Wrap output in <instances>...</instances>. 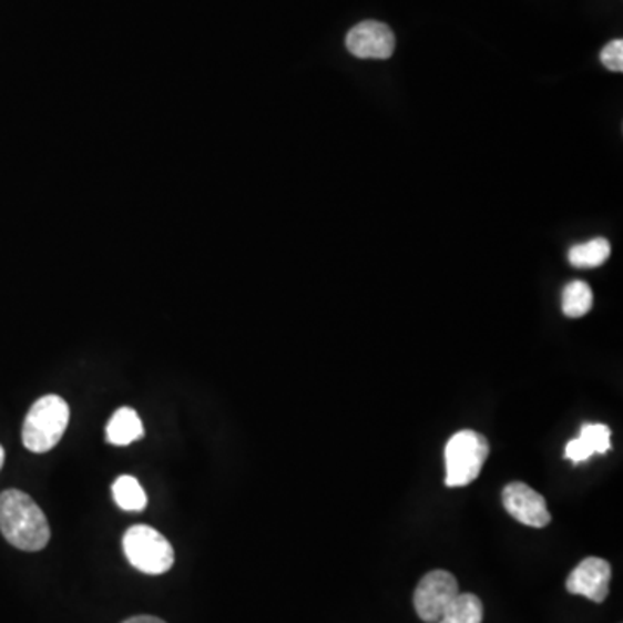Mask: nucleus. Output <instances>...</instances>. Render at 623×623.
I'll return each instance as SVG.
<instances>
[{"label":"nucleus","mask_w":623,"mask_h":623,"mask_svg":"<svg viewBox=\"0 0 623 623\" xmlns=\"http://www.w3.org/2000/svg\"><path fill=\"white\" fill-rule=\"evenodd\" d=\"M481 620H483V604L478 596L470 592L466 594L459 592L437 623H481Z\"/></svg>","instance_id":"obj_13"},{"label":"nucleus","mask_w":623,"mask_h":623,"mask_svg":"<svg viewBox=\"0 0 623 623\" xmlns=\"http://www.w3.org/2000/svg\"><path fill=\"white\" fill-rule=\"evenodd\" d=\"M144 437L143 421L132 407H120L106 427V440L113 446H131Z\"/></svg>","instance_id":"obj_10"},{"label":"nucleus","mask_w":623,"mask_h":623,"mask_svg":"<svg viewBox=\"0 0 623 623\" xmlns=\"http://www.w3.org/2000/svg\"><path fill=\"white\" fill-rule=\"evenodd\" d=\"M612 255V246L604 237L588 241L582 245L573 246L569 253V261L576 268H596Z\"/></svg>","instance_id":"obj_12"},{"label":"nucleus","mask_w":623,"mask_h":623,"mask_svg":"<svg viewBox=\"0 0 623 623\" xmlns=\"http://www.w3.org/2000/svg\"><path fill=\"white\" fill-rule=\"evenodd\" d=\"M122 623H165L162 619H156V616L141 615L132 616V619L125 620Z\"/></svg>","instance_id":"obj_16"},{"label":"nucleus","mask_w":623,"mask_h":623,"mask_svg":"<svg viewBox=\"0 0 623 623\" xmlns=\"http://www.w3.org/2000/svg\"><path fill=\"white\" fill-rule=\"evenodd\" d=\"M502 504L514 520L533 529H544L551 523L545 499L523 481H513L502 490Z\"/></svg>","instance_id":"obj_6"},{"label":"nucleus","mask_w":623,"mask_h":623,"mask_svg":"<svg viewBox=\"0 0 623 623\" xmlns=\"http://www.w3.org/2000/svg\"><path fill=\"white\" fill-rule=\"evenodd\" d=\"M612 449V430L606 425H584L580 430V437L572 440L564 450V456L570 461L579 462L588 461L592 455H604Z\"/></svg>","instance_id":"obj_9"},{"label":"nucleus","mask_w":623,"mask_h":623,"mask_svg":"<svg viewBox=\"0 0 623 623\" xmlns=\"http://www.w3.org/2000/svg\"><path fill=\"white\" fill-rule=\"evenodd\" d=\"M347 49L360 60H388L395 51V35L388 24L362 21L348 32Z\"/></svg>","instance_id":"obj_7"},{"label":"nucleus","mask_w":623,"mask_h":623,"mask_svg":"<svg viewBox=\"0 0 623 623\" xmlns=\"http://www.w3.org/2000/svg\"><path fill=\"white\" fill-rule=\"evenodd\" d=\"M123 552L129 563L147 575H162L174 566V548L159 530L135 525L123 535Z\"/></svg>","instance_id":"obj_4"},{"label":"nucleus","mask_w":623,"mask_h":623,"mask_svg":"<svg viewBox=\"0 0 623 623\" xmlns=\"http://www.w3.org/2000/svg\"><path fill=\"white\" fill-rule=\"evenodd\" d=\"M113 498L116 505L123 511L141 513L147 505V496L137 478L131 474H122L113 483Z\"/></svg>","instance_id":"obj_11"},{"label":"nucleus","mask_w":623,"mask_h":623,"mask_svg":"<svg viewBox=\"0 0 623 623\" xmlns=\"http://www.w3.org/2000/svg\"><path fill=\"white\" fill-rule=\"evenodd\" d=\"M563 314L570 319H579L589 314L592 308V289L584 280H572L564 286L563 300H561Z\"/></svg>","instance_id":"obj_14"},{"label":"nucleus","mask_w":623,"mask_h":623,"mask_svg":"<svg viewBox=\"0 0 623 623\" xmlns=\"http://www.w3.org/2000/svg\"><path fill=\"white\" fill-rule=\"evenodd\" d=\"M458 594L459 584L456 576L446 570H433L422 576L416 588V613L422 622L437 623Z\"/></svg>","instance_id":"obj_5"},{"label":"nucleus","mask_w":623,"mask_h":623,"mask_svg":"<svg viewBox=\"0 0 623 623\" xmlns=\"http://www.w3.org/2000/svg\"><path fill=\"white\" fill-rule=\"evenodd\" d=\"M612 566L603 558H585L582 563L570 573L566 580V591L575 596H584L594 603H604L610 592Z\"/></svg>","instance_id":"obj_8"},{"label":"nucleus","mask_w":623,"mask_h":623,"mask_svg":"<svg viewBox=\"0 0 623 623\" xmlns=\"http://www.w3.org/2000/svg\"><path fill=\"white\" fill-rule=\"evenodd\" d=\"M4 459L6 452L4 449H2V446H0V470H2V466H4Z\"/></svg>","instance_id":"obj_17"},{"label":"nucleus","mask_w":623,"mask_h":623,"mask_svg":"<svg viewBox=\"0 0 623 623\" xmlns=\"http://www.w3.org/2000/svg\"><path fill=\"white\" fill-rule=\"evenodd\" d=\"M601 63L612 70V72H622L623 70V42L620 39L612 40L606 48L601 51Z\"/></svg>","instance_id":"obj_15"},{"label":"nucleus","mask_w":623,"mask_h":623,"mask_svg":"<svg viewBox=\"0 0 623 623\" xmlns=\"http://www.w3.org/2000/svg\"><path fill=\"white\" fill-rule=\"evenodd\" d=\"M70 421V407L58 395H45L28 410L23 422V446L30 452L44 455L63 438Z\"/></svg>","instance_id":"obj_2"},{"label":"nucleus","mask_w":623,"mask_h":623,"mask_svg":"<svg viewBox=\"0 0 623 623\" xmlns=\"http://www.w3.org/2000/svg\"><path fill=\"white\" fill-rule=\"evenodd\" d=\"M489 452V440L483 435L473 430L458 431L446 447V486H470L480 477Z\"/></svg>","instance_id":"obj_3"},{"label":"nucleus","mask_w":623,"mask_h":623,"mask_svg":"<svg viewBox=\"0 0 623 623\" xmlns=\"http://www.w3.org/2000/svg\"><path fill=\"white\" fill-rule=\"evenodd\" d=\"M0 532L20 551H42L51 541L44 511L28 493L17 489L0 493Z\"/></svg>","instance_id":"obj_1"}]
</instances>
